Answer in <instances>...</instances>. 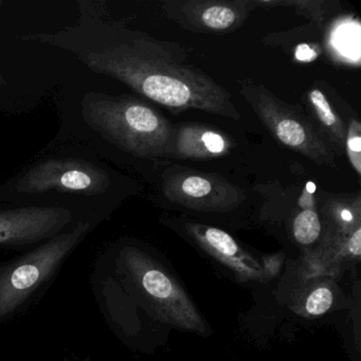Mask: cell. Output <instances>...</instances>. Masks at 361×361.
Returning a JSON list of instances; mask_svg holds the SVG:
<instances>
[{
    "label": "cell",
    "mask_w": 361,
    "mask_h": 361,
    "mask_svg": "<svg viewBox=\"0 0 361 361\" xmlns=\"http://www.w3.org/2000/svg\"><path fill=\"white\" fill-rule=\"evenodd\" d=\"M71 52L99 75L118 80L145 100L174 111L197 109L240 120L229 92L189 62L185 49L85 10L75 26L22 37Z\"/></svg>",
    "instance_id": "obj_1"
},
{
    "label": "cell",
    "mask_w": 361,
    "mask_h": 361,
    "mask_svg": "<svg viewBox=\"0 0 361 361\" xmlns=\"http://www.w3.org/2000/svg\"><path fill=\"white\" fill-rule=\"evenodd\" d=\"M118 180V175L98 159L64 151L46 156L0 185V204L58 207L98 225L113 204Z\"/></svg>",
    "instance_id": "obj_2"
},
{
    "label": "cell",
    "mask_w": 361,
    "mask_h": 361,
    "mask_svg": "<svg viewBox=\"0 0 361 361\" xmlns=\"http://www.w3.org/2000/svg\"><path fill=\"white\" fill-rule=\"evenodd\" d=\"M69 119L75 137L102 155L120 152L138 159L172 157L174 126L141 97L87 92Z\"/></svg>",
    "instance_id": "obj_3"
},
{
    "label": "cell",
    "mask_w": 361,
    "mask_h": 361,
    "mask_svg": "<svg viewBox=\"0 0 361 361\" xmlns=\"http://www.w3.org/2000/svg\"><path fill=\"white\" fill-rule=\"evenodd\" d=\"M96 226L80 221L28 252L0 264V323L13 318L52 280Z\"/></svg>",
    "instance_id": "obj_4"
},
{
    "label": "cell",
    "mask_w": 361,
    "mask_h": 361,
    "mask_svg": "<svg viewBox=\"0 0 361 361\" xmlns=\"http://www.w3.org/2000/svg\"><path fill=\"white\" fill-rule=\"evenodd\" d=\"M240 92L279 142L317 164L336 168L333 151L301 109L284 102L265 86L250 80L240 83Z\"/></svg>",
    "instance_id": "obj_5"
},
{
    "label": "cell",
    "mask_w": 361,
    "mask_h": 361,
    "mask_svg": "<svg viewBox=\"0 0 361 361\" xmlns=\"http://www.w3.org/2000/svg\"><path fill=\"white\" fill-rule=\"evenodd\" d=\"M117 262L120 263V274L126 276L128 284L134 285L145 300L160 310L166 308L172 310V312L178 310L189 326L200 325L193 306L185 299L174 279L156 265L143 251L136 247H122Z\"/></svg>",
    "instance_id": "obj_6"
},
{
    "label": "cell",
    "mask_w": 361,
    "mask_h": 361,
    "mask_svg": "<svg viewBox=\"0 0 361 361\" xmlns=\"http://www.w3.org/2000/svg\"><path fill=\"white\" fill-rule=\"evenodd\" d=\"M79 221L75 213L58 207L0 209V248L39 246Z\"/></svg>",
    "instance_id": "obj_7"
},
{
    "label": "cell",
    "mask_w": 361,
    "mask_h": 361,
    "mask_svg": "<svg viewBox=\"0 0 361 361\" xmlns=\"http://www.w3.org/2000/svg\"><path fill=\"white\" fill-rule=\"evenodd\" d=\"M162 191L166 200L193 210L227 211L235 208L245 198L240 188L219 175L197 171H172L164 178Z\"/></svg>",
    "instance_id": "obj_8"
},
{
    "label": "cell",
    "mask_w": 361,
    "mask_h": 361,
    "mask_svg": "<svg viewBox=\"0 0 361 361\" xmlns=\"http://www.w3.org/2000/svg\"><path fill=\"white\" fill-rule=\"evenodd\" d=\"M252 6V1L243 0H169L162 3L169 18L183 28L214 35L242 26Z\"/></svg>",
    "instance_id": "obj_9"
},
{
    "label": "cell",
    "mask_w": 361,
    "mask_h": 361,
    "mask_svg": "<svg viewBox=\"0 0 361 361\" xmlns=\"http://www.w3.org/2000/svg\"><path fill=\"white\" fill-rule=\"evenodd\" d=\"M172 157L179 159H210L231 151L233 141L228 135L206 124L179 123L174 126Z\"/></svg>",
    "instance_id": "obj_10"
},
{
    "label": "cell",
    "mask_w": 361,
    "mask_h": 361,
    "mask_svg": "<svg viewBox=\"0 0 361 361\" xmlns=\"http://www.w3.org/2000/svg\"><path fill=\"white\" fill-rule=\"evenodd\" d=\"M187 230L202 248L228 265L235 266L247 272H257L259 266L247 257L238 243L227 232L210 226L188 224Z\"/></svg>",
    "instance_id": "obj_11"
},
{
    "label": "cell",
    "mask_w": 361,
    "mask_h": 361,
    "mask_svg": "<svg viewBox=\"0 0 361 361\" xmlns=\"http://www.w3.org/2000/svg\"><path fill=\"white\" fill-rule=\"evenodd\" d=\"M307 101L320 128L329 137V140L340 151H344L346 128L337 111L331 107L329 99L318 88H312L307 92Z\"/></svg>",
    "instance_id": "obj_12"
},
{
    "label": "cell",
    "mask_w": 361,
    "mask_h": 361,
    "mask_svg": "<svg viewBox=\"0 0 361 361\" xmlns=\"http://www.w3.org/2000/svg\"><path fill=\"white\" fill-rule=\"evenodd\" d=\"M293 238L303 246L314 244L321 234V221L318 213L312 209L302 210L293 219Z\"/></svg>",
    "instance_id": "obj_13"
},
{
    "label": "cell",
    "mask_w": 361,
    "mask_h": 361,
    "mask_svg": "<svg viewBox=\"0 0 361 361\" xmlns=\"http://www.w3.org/2000/svg\"><path fill=\"white\" fill-rule=\"evenodd\" d=\"M345 151L353 169L358 176L361 174V126L358 120L352 119L346 128Z\"/></svg>",
    "instance_id": "obj_14"
},
{
    "label": "cell",
    "mask_w": 361,
    "mask_h": 361,
    "mask_svg": "<svg viewBox=\"0 0 361 361\" xmlns=\"http://www.w3.org/2000/svg\"><path fill=\"white\" fill-rule=\"evenodd\" d=\"M333 303V291L326 286L318 287L306 299L305 310L310 316H322L331 310Z\"/></svg>",
    "instance_id": "obj_15"
},
{
    "label": "cell",
    "mask_w": 361,
    "mask_h": 361,
    "mask_svg": "<svg viewBox=\"0 0 361 361\" xmlns=\"http://www.w3.org/2000/svg\"><path fill=\"white\" fill-rule=\"evenodd\" d=\"M327 5L325 1H317V0H302V1H282V6H291L295 8V12L300 16H305L307 18L316 20V22H322L324 18L325 9L323 6Z\"/></svg>",
    "instance_id": "obj_16"
},
{
    "label": "cell",
    "mask_w": 361,
    "mask_h": 361,
    "mask_svg": "<svg viewBox=\"0 0 361 361\" xmlns=\"http://www.w3.org/2000/svg\"><path fill=\"white\" fill-rule=\"evenodd\" d=\"M329 207H331V215L335 216L340 223L350 226L354 224V204L350 206L345 202H334L333 204H329Z\"/></svg>",
    "instance_id": "obj_17"
},
{
    "label": "cell",
    "mask_w": 361,
    "mask_h": 361,
    "mask_svg": "<svg viewBox=\"0 0 361 361\" xmlns=\"http://www.w3.org/2000/svg\"><path fill=\"white\" fill-rule=\"evenodd\" d=\"M348 250L354 257H360L361 253V229L356 228L348 240Z\"/></svg>",
    "instance_id": "obj_18"
},
{
    "label": "cell",
    "mask_w": 361,
    "mask_h": 361,
    "mask_svg": "<svg viewBox=\"0 0 361 361\" xmlns=\"http://www.w3.org/2000/svg\"><path fill=\"white\" fill-rule=\"evenodd\" d=\"M7 84V81L4 79L3 75H0V85H6Z\"/></svg>",
    "instance_id": "obj_19"
}]
</instances>
